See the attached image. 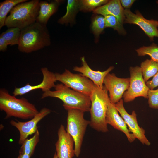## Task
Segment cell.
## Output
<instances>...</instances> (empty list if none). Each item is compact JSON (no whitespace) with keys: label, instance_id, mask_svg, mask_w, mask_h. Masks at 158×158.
Here are the masks:
<instances>
[{"label":"cell","instance_id":"obj_1","mask_svg":"<svg viewBox=\"0 0 158 158\" xmlns=\"http://www.w3.org/2000/svg\"><path fill=\"white\" fill-rule=\"evenodd\" d=\"M51 43L46 25L36 22L21 30L18 49L21 52L30 53L49 46Z\"/></svg>","mask_w":158,"mask_h":158},{"label":"cell","instance_id":"obj_2","mask_svg":"<svg viewBox=\"0 0 158 158\" xmlns=\"http://www.w3.org/2000/svg\"><path fill=\"white\" fill-rule=\"evenodd\" d=\"M0 109L6 113L5 119L13 117L31 119L39 112L35 105L27 99L17 98L4 88L0 89Z\"/></svg>","mask_w":158,"mask_h":158},{"label":"cell","instance_id":"obj_3","mask_svg":"<svg viewBox=\"0 0 158 158\" xmlns=\"http://www.w3.org/2000/svg\"><path fill=\"white\" fill-rule=\"evenodd\" d=\"M90 97L91 102L90 125L97 131L106 132L108 130L106 121V113L111 102L108 91L104 86L101 88L95 85Z\"/></svg>","mask_w":158,"mask_h":158},{"label":"cell","instance_id":"obj_4","mask_svg":"<svg viewBox=\"0 0 158 158\" xmlns=\"http://www.w3.org/2000/svg\"><path fill=\"white\" fill-rule=\"evenodd\" d=\"M54 88V91L50 90L44 92L41 98H58L63 102V106L67 110L73 109L84 112L90 111L91 102L89 96L72 90L62 83L56 85Z\"/></svg>","mask_w":158,"mask_h":158},{"label":"cell","instance_id":"obj_5","mask_svg":"<svg viewBox=\"0 0 158 158\" xmlns=\"http://www.w3.org/2000/svg\"><path fill=\"white\" fill-rule=\"evenodd\" d=\"M39 0H32L17 5L7 17L4 26L21 30L35 23L39 14Z\"/></svg>","mask_w":158,"mask_h":158},{"label":"cell","instance_id":"obj_6","mask_svg":"<svg viewBox=\"0 0 158 158\" xmlns=\"http://www.w3.org/2000/svg\"><path fill=\"white\" fill-rule=\"evenodd\" d=\"M67 125L66 130L73 138L74 143L75 154H80L83 138L90 121L84 117V112L80 110L70 109L67 110Z\"/></svg>","mask_w":158,"mask_h":158},{"label":"cell","instance_id":"obj_7","mask_svg":"<svg viewBox=\"0 0 158 158\" xmlns=\"http://www.w3.org/2000/svg\"><path fill=\"white\" fill-rule=\"evenodd\" d=\"M56 81L61 82L68 87L90 96L95 84L81 74H75L65 69L62 73H55Z\"/></svg>","mask_w":158,"mask_h":158},{"label":"cell","instance_id":"obj_8","mask_svg":"<svg viewBox=\"0 0 158 158\" xmlns=\"http://www.w3.org/2000/svg\"><path fill=\"white\" fill-rule=\"evenodd\" d=\"M130 82L129 87L123 96L126 103L132 101L136 97H142L148 98V92L150 89L146 85L140 67H130Z\"/></svg>","mask_w":158,"mask_h":158},{"label":"cell","instance_id":"obj_9","mask_svg":"<svg viewBox=\"0 0 158 158\" xmlns=\"http://www.w3.org/2000/svg\"><path fill=\"white\" fill-rule=\"evenodd\" d=\"M134 13L130 9H125L124 23L138 25L149 37L150 41H153L155 37L158 38V21L146 19L138 11H136Z\"/></svg>","mask_w":158,"mask_h":158},{"label":"cell","instance_id":"obj_10","mask_svg":"<svg viewBox=\"0 0 158 158\" xmlns=\"http://www.w3.org/2000/svg\"><path fill=\"white\" fill-rule=\"evenodd\" d=\"M130 82V78H118L113 73H109L106 75L103 84L109 92V98L111 103L115 104L121 99L128 89Z\"/></svg>","mask_w":158,"mask_h":158},{"label":"cell","instance_id":"obj_11","mask_svg":"<svg viewBox=\"0 0 158 158\" xmlns=\"http://www.w3.org/2000/svg\"><path fill=\"white\" fill-rule=\"evenodd\" d=\"M116 108L128 127L129 130L135 138L138 139L143 144L147 146L150 145V142L145 135V130L139 126L137 118V114L133 111L130 114L126 111L123 105V100L121 99L115 104Z\"/></svg>","mask_w":158,"mask_h":158},{"label":"cell","instance_id":"obj_12","mask_svg":"<svg viewBox=\"0 0 158 158\" xmlns=\"http://www.w3.org/2000/svg\"><path fill=\"white\" fill-rule=\"evenodd\" d=\"M51 110L46 107L42 108L32 118L26 122L11 120L10 124L16 127L20 133L19 143L21 145L30 135L35 133L38 129L37 125L42 118L49 114Z\"/></svg>","mask_w":158,"mask_h":158},{"label":"cell","instance_id":"obj_13","mask_svg":"<svg viewBox=\"0 0 158 158\" xmlns=\"http://www.w3.org/2000/svg\"><path fill=\"white\" fill-rule=\"evenodd\" d=\"M43 75V80L40 83L35 85H30L27 83L25 86L20 87H15L13 94L17 96H22L33 90L40 89L44 92L51 90L54 87L55 83L57 81L55 73L49 71L47 67H43L41 69Z\"/></svg>","mask_w":158,"mask_h":158},{"label":"cell","instance_id":"obj_14","mask_svg":"<svg viewBox=\"0 0 158 158\" xmlns=\"http://www.w3.org/2000/svg\"><path fill=\"white\" fill-rule=\"evenodd\" d=\"M58 140L55 144L58 158H72L74 156V141L67 132L64 126L61 125L58 131Z\"/></svg>","mask_w":158,"mask_h":158},{"label":"cell","instance_id":"obj_15","mask_svg":"<svg viewBox=\"0 0 158 158\" xmlns=\"http://www.w3.org/2000/svg\"><path fill=\"white\" fill-rule=\"evenodd\" d=\"M115 105L110 102L109 104L106 113V121L107 124L112 126L115 129L123 133L130 142H133L136 139L133 135L130 133L127 125Z\"/></svg>","mask_w":158,"mask_h":158},{"label":"cell","instance_id":"obj_16","mask_svg":"<svg viewBox=\"0 0 158 158\" xmlns=\"http://www.w3.org/2000/svg\"><path fill=\"white\" fill-rule=\"evenodd\" d=\"M81 60L82 65L80 67L76 66L74 67L73 70L80 73L83 76L90 79L96 86L101 88L103 87L105 77L114 69V67L111 66L103 71H95L90 68L84 57H81Z\"/></svg>","mask_w":158,"mask_h":158},{"label":"cell","instance_id":"obj_17","mask_svg":"<svg viewBox=\"0 0 158 158\" xmlns=\"http://www.w3.org/2000/svg\"><path fill=\"white\" fill-rule=\"evenodd\" d=\"M124 10L120 1L111 0L108 3L96 8L93 13L104 16L112 15L116 17L119 22L123 25L125 19Z\"/></svg>","mask_w":158,"mask_h":158},{"label":"cell","instance_id":"obj_18","mask_svg":"<svg viewBox=\"0 0 158 158\" xmlns=\"http://www.w3.org/2000/svg\"><path fill=\"white\" fill-rule=\"evenodd\" d=\"M61 1L56 0L49 2L46 1H40V9L36 22L46 25L50 17L57 11Z\"/></svg>","mask_w":158,"mask_h":158},{"label":"cell","instance_id":"obj_19","mask_svg":"<svg viewBox=\"0 0 158 158\" xmlns=\"http://www.w3.org/2000/svg\"><path fill=\"white\" fill-rule=\"evenodd\" d=\"M79 11V0H68L66 13L58 20V23L62 25L74 24Z\"/></svg>","mask_w":158,"mask_h":158},{"label":"cell","instance_id":"obj_20","mask_svg":"<svg viewBox=\"0 0 158 158\" xmlns=\"http://www.w3.org/2000/svg\"><path fill=\"white\" fill-rule=\"evenodd\" d=\"M27 0H6L0 3V29L4 26L7 15L17 5Z\"/></svg>","mask_w":158,"mask_h":158},{"label":"cell","instance_id":"obj_21","mask_svg":"<svg viewBox=\"0 0 158 158\" xmlns=\"http://www.w3.org/2000/svg\"><path fill=\"white\" fill-rule=\"evenodd\" d=\"M39 137L40 133L37 129L32 137L29 139H26L23 142L20 149L19 154H26L31 157L32 156L39 141Z\"/></svg>","mask_w":158,"mask_h":158},{"label":"cell","instance_id":"obj_22","mask_svg":"<svg viewBox=\"0 0 158 158\" xmlns=\"http://www.w3.org/2000/svg\"><path fill=\"white\" fill-rule=\"evenodd\" d=\"M144 80L146 82L158 71V63L152 59H147L141 63Z\"/></svg>","mask_w":158,"mask_h":158},{"label":"cell","instance_id":"obj_23","mask_svg":"<svg viewBox=\"0 0 158 158\" xmlns=\"http://www.w3.org/2000/svg\"><path fill=\"white\" fill-rule=\"evenodd\" d=\"M105 28L104 16L94 14L92 19L91 29L94 36L95 41L97 42L100 35Z\"/></svg>","mask_w":158,"mask_h":158},{"label":"cell","instance_id":"obj_24","mask_svg":"<svg viewBox=\"0 0 158 158\" xmlns=\"http://www.w3.org/2000/svg\"><path fill=\"white\" fill-rule=\"evenodd\" d=\"M21 33V29L17 27L9 28L0 34L8 45L11 46L18 45Z\"/></svg>","mask_w":158,"mask_h":158},{"label":"cell","instance_id":"obj_25","mask_svg":"<svg viewBox=\"0 0 158 158\" xmlns=\"http://www.w3.org/2000/svg\"><path fill=\"white\" fill-rule=\"evenodd\" d=\"M107 0H79V11L84 12L93 11L97 8L108 2Z\"/></svg>","mask_w":158,"mask_h":158},{"label":"cell","instance_id":"obj_26","mask_svg":"<svg viewBox=\"0 0 158 158\" xmlns=\"http://www.w3.org/2000/svg\"><path fill=\"white\" fill-rule=\"evenodd\" d=\"M136 51L138 56L148 55L151 59L158 63V46L156 44L153 43L149 46H143Z\"/></svg>","mask_w":158,"mask_h":158},{"label":"cell","instance_id":"obj_27","mask_svg":"<svg viewBox=\"0 0 158 158\" xmlns=\"http://www.w3.org/2000/svg\"><path fill=\"white\" fill-rule=\"evenodd\" d=\"M104 17L105 28H112L120 34L125 35L126 34L123 25L119 22L116 17L112 15H107Z\"/></svg>","mask_w":158,"mask_h":158},{"label":"cell","instance_id":"obj_28","mask_svg":"<svg viewBox=\"0 0 158 158\" xmlns=\"http://www.w3.org/2000/svg\"><path fill=\"white\" fill-rule=\"evenodd\" d=\"M148 103L150 108L158 109V88L149 89L148 92Z\"/></svg>","mask_w":158,"mask_h":158},{"label":"cell","instance_id":"obj_29","mask_svg":"<svg viewBox=\"0 0 158 158\" xmlns=\"http://www.w3.org/2000/svg\"><path fill=\"white\" fill-rule=\"evenodd\" d=\"M146 84L150 89H153L158 86V71L153 77L152 79L146 82Z\"/></svg>","mask_w":158,"mask_h":158},{"label":"cell","instance_id":"obj_30","mask_svg":"<svg viewBox=\"0 0 158 158\" xmlns=\"http://www.w3.org/2000/svg\"><path fill=\"white\" fill-rule=\"evenodd\" d=\"M120 1L123 7L126 9H129L135 1V0H121Z\"/></svg>","mask_w":158,"mask_h":158},{"label":"cell","instance_id":"obj_31","mask_svg":"<svg viewBox=\"0 0 158 158\" xmlns=\"http://www.w3.org/2000/svg\"><path fill=\"white\" fill-rule=\"evenodd\" d=\"M8 45L7 42L2 37H0V51L2 52L6 51Z\"/></svg>","mask_w":158,"mask_h":158},{"label":"cell","instance_id":"obj_32","mask_svg":"<svg viewBox=\"0 0 158 158\" xmlns=\"http://www.w3.org/2000/svg\"><path fill=\"white\" fill-rule=\"evenodd\" d=\"M31 156L26 154H19L17 158H30Z\"/></svg>","mask_w":158,"mask_h":158},{"label":"cell","instance_id":"obj_33","mask_svg":"<svg viewBox=\"0 0 158 158\" xmlns=\"http://www.w3.org/2000/svg\"><path fill=\"white\" fill-rule=\"evenodd\" d=\"M53 158H58L57 157V155H56V152H55L54 154V157H53Z\"/></svg>","mask_w":158,"mask_h":158},{"label":"cell","instance_id":"obj_34","mask_svg":"<svg viewBox=\"0 0 158 158\" xmlns=\"http://www.w3.org/2000/svg\"><path fill=\"white\" fill-rule=\"evenodd\" d=\"M156 2L157 4H158V1H157Z\"/></svg>","mask_w":158,"mask_h":158},{"label":"cell","instance_id":"obj_35","mask_svg":"<svg viewBox=\"0 0 158 158\" xmlns=\"http://www.w3.org/2000/svg\"><path fill=\"white\" fill-rule=\"evenodd\" d=\"M157 28H158V27H157Z\"/></svg>","mask_w":158,"mask_h":158}]
</instances>
